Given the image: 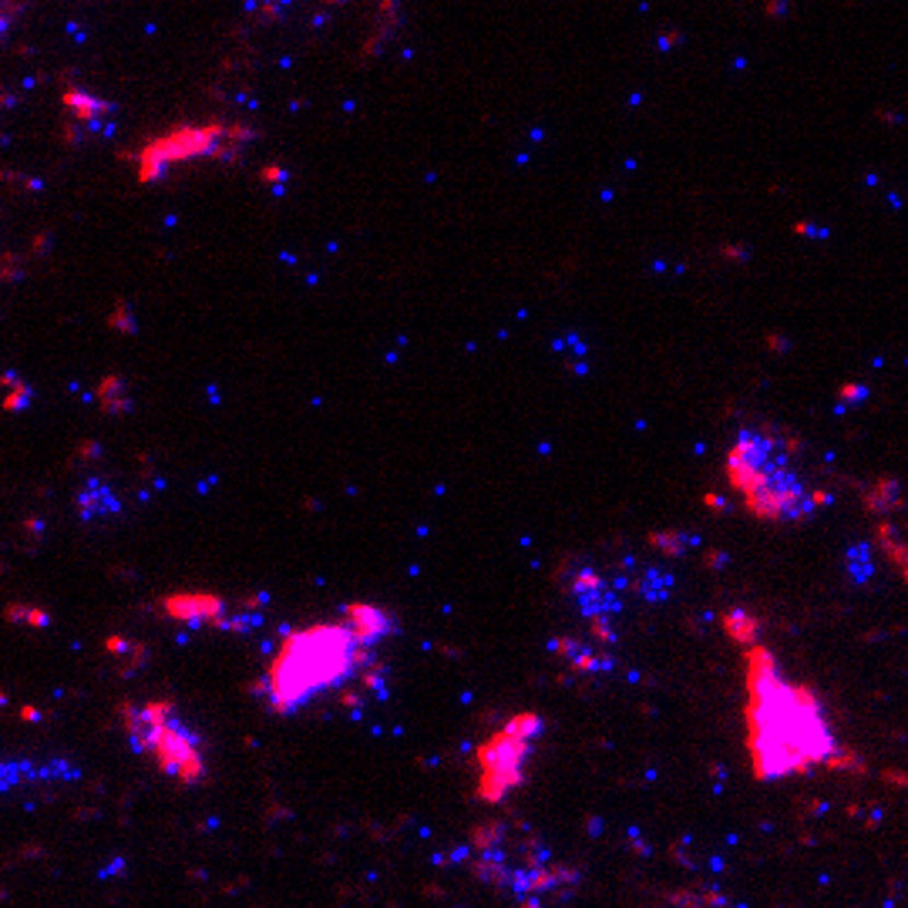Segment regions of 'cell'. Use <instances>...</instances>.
I'll use <instances>...</instances> for the list:
<instances>
[{
	"instance_id": "1",
	"label": "cell",
	"mask_w": 908,
	"mask_h": 908,
	"mask_svg": "<svg viewBox=\"0 0 908 908\" xmlns=\"http://www.w3.org/2000/svg\"><path fill=\"white\" fill-rule=\"evenodd\" d=\"M744 747L760 784L811 775L817 767L845 770V754L828 710L811 687L791 679L760 640L744 647Z\"/></svg>"
},
{
	"instance_id": "2",
	"label": "cell",
	"mask_w": 908,
	"mask_h": 908,
	"mask_svg": "<svg viewBox=\"0 0 908 908\" xmlns=\"http://www.w3.org/2000/svg\"><path fill=\"white\" fill-rule=\"evenodd\" d=\"M371 656L374 647L360 640L347 616L293 629L266 666V707L277 717H293L324 694L347 687Z\"/></svg>"
},
{
	"instance_id": "3",
	"label": "cell",
	"mask_w": 908,
	"mask_h": 908,
	"mask_svg": "<svg viewBox=\"0 0 908 908\" xmlns=\"http://www.w3.org/2000/svg\"><path fill=\"white\" fill-rule=\"evenodd\" d=\"M726 485L741 509L764 525H798L817 515L828 498L798 468L794 444L764 424L741 428L726 447Z\"/></svg>"
},
{
	"instance_id": "4",
	"label": "cell",
	"mask_w": 908,
	"mask_h": 908,
	"mask_svg": "<svg viewBox=\"0 0 908 908\" xmlns=\"http://www.w3.org/2000/svg\"><path fill=\"white\" fill-rule=\"evenodd\" d=\"M468 861L485 885L505 892L522 908H545L579 885V872L559 861L538 831L505 817H494L472 831Z\"/></svg>"
},
{
	"instance_id": "5",
	"label": "cell",
	"mask_w": 908,
	"mask_h": 908,
	"mask_svg": "<svg viewBox=\"0 0 908 908\" xmlns=\"http://www.w3.org/2000/svg\"><path fill=\"white\" fill-rule=\"evenodd\" d=\"M118 723L135 754L152 760L175 784L206 781V744L172 700H131L118 707Z\"/></svg>"
},
{
	"instance_id": "6",
	"label": "cell",
	"mask_w": 908,
	"mask_h": 908,
	"mask_svg": "<svg viewBox=\"0 0 908 908\" xmlns=\"http://www.w3.org/2000/svg\"><path fill=\"white\" fill-rule=\"evenodd\" d=\"M545 731L542 713H512L475 747V798L488 807L505 804L528 778L535 744Z\"/></svg>"
},
{
	"instance_id": "7",
	"label": "cell",
	"mask_w": 908,
	"mask_h": 908,
	"mask_svg": "<svg viewBox=\"0 0 908 908\" xmlns=\"http://www.w3.org/2000/svg\"><path fill=\"white\" fill-rule=\"evenodd\" d=\"M71 781H81V767L68 757H0V794Z\"/></svg>"
},
{
	"instance_id": "8",
	"label": "cell",
	"mask_w": 908,
	"mask_h": 908,
	"mask_svg": "<svg viewBox=\"0 0 908 908\" xmlns=\"http://www.w3.org/2000/svg\"><path fill=\"white\" fill-rule=\"evenodd\" d=\"M216 142H219V128H186V131H175L168 139L155 142L145 155H142V178H155L159 172L172 168L175 162L182 159H196L202 152H216Z\"/></svg>"
},
{
	"instance_id": "9",
	"label": "cell",
	"mask_w": 908,
	"mask_h": 908,
	"mask_svg": "<svg viewBox=\"0 0 908 908\" xmlns=\"http://www.w3.org/2000/svg\"><path fill=\"white\" fill-rule=\"evenodd\" d=\"M165 613H168L172 619L193 622V626H202V622H222V603H219L216 596H206V593L168 596V599H165Z\"/></svg>"
}]
</instances>
